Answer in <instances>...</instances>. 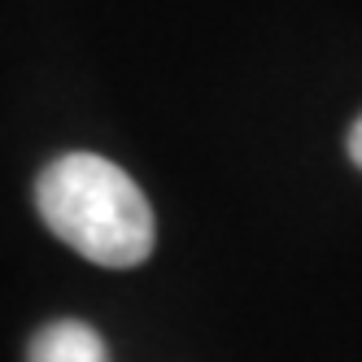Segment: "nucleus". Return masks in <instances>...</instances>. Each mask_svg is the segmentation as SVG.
Returning <instances> with one entry per match:
<instances>
[{"mask_svg":"<svg viewBox=\"0 0 362 362\" xmlns=\"http://www.w3.org/2000/svg\"><path fill=\"white\" fill-rule=\"evenodd\" d=\"M349 158H354V166L362 170V118L349 127Z\"/></svg>","mask_w":362,"mask_h":362,"instance_id":"obj_3","label":"nucleus"},{"mask_svg":"<svg viewBox=\"0 0 362 362\" xmlns=\"http://www.w3.org/2000/svg\"><path fill=\"white\" fill-rule=\"evenodd\" d=\"M27 362H110V349L100 332L79 319H57L35 332L27 345Z\"/></svg>","mask_w":362,"mask_h":362,"instance_id":"obj_2","label":"nucleus"},{"mask_svg":"<svg viewBox=\"0 0 362 362\" xmlns=\"http://www.w3.org/2000/svg\"><path fill=\"white\" fill-rule=\"evenodd\" d=\"M35 205L48 231L96 267H140L158 240L140 184L100 153L53 158L35 184Z\"/></svg>","mask_w":362,"mask_h":362,"instance_id":"obj_1","label":"nucleus"}]
</instances>
